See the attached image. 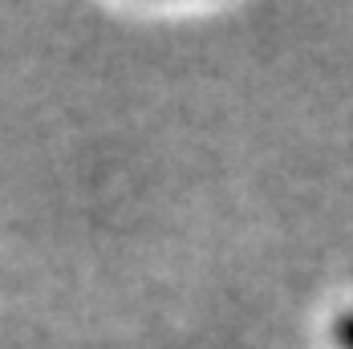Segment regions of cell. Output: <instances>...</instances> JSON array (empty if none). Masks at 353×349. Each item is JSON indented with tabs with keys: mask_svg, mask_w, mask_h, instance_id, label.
Masks as SVG:
<instances>
[{
	"mask_svg": "<svg viewBox=\"0 0 353 349\" xmlns=\"http://www.w3.org/2000/svg\"><path fill=\"white\" fill-rule=\"evenodd\" d=\"M333 333H337V341H341V349H353V313H341V317H337Z\"/></svg>",
	"mask_w": 353,
	"mask_h": 349,
	"instance_id": "obj_1",
	"label": "cell"
}]
</instances>
